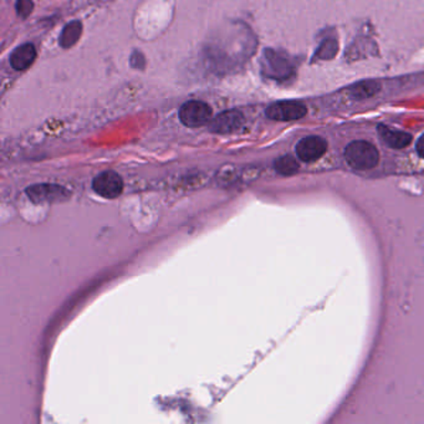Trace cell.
Returning a JSON list of instances; mask_svg holds the SVG:
<instances>
[{
  "mask_svg": "<svg viewBox=\"0 0 424 424\" xmlns=\"http://www.w3.org/2000/svg\"><path fill=\"white\" fill-rule=\"evenodd\" d=\"M327 142L319 136H308L302 139L297 145V157L302 162H315L325 155Z\"/></svg>",
  "mask_w": 424,
  "mask_h": 424,
  "instance_id": "obj_6",
  "label": "cell"
},
{
  "mask_svg": "<svg viewBox=\"0 0 424 424\" xmlns=\"http://www.w3.org/2000/svg\"><path fill=\"white\" fill-rule=\"evenodd\" d=\"M36 58V47L33 44H24L17 47L10 55V65L14 70L23 71L34 63Z\"/></svg>",
  "mask_w": 424,
  "mask_h": 424,
  "instance_id": "obj_10",
  "label": "cell"
},
{
  "mask_svg": "<svg viewBox=\"0 0 424 424\" xmlns=\"http://www.w3.org/2000/svg\"><path fill=\"white\" fill-rule=\"evenodd\" d=\"M95 192L106 199H115L123 192V180L115 171H105L93 180Z\"/></svg>",
  "mask_w": 424,
  "mask_h": 424,
  "instance_id": "obj_3",
  "label": "cell"
},
{
  "mask_svg": "<svg viewBox=\"0 0 424 424\" xmlns=\"http://www.w3.org/2000/svg\"><path fill=\"white\" fill-rule=\"evenodd\" d=\"M345 158L350 166L359 171H367L377 166L379 153L375 146L367 141H354L345 150Z\"/></svg>",
  "mask_w": 424,
  "mask_h": 424,
  "instance_id": "obj_1",
  "label": "cell"
},
{
  "mask_svg": "<svg viewBox=\"0 0 424 424\" xmlns=\"http://www.w3.org/2000/svg\"><path fill=\"white\" fill-rule=\"evenodd\" d=\"M212 109L203 101H188L180 107V118L187 127H201L210 123Z\"/></svg>",
  "mask_w": 424,
  "mask_h": 424,
  "instance_id": "obj_2",
  "label": "cell"
},
{
  "mask_svg": "<svg viewBox=\"0 0 424 424\" xmlns=\"http://www.w3.org/2000/svg\"><path fill=\"white\" fill-rule=\"evenodd\" d=\"M26 194L34 203L61 202L69 198V192L58 184H34L26 189Z\"/></svg>",
  "mask_w": 424,
  "mask_h": 424,
  "instance_id": "obj_5",
  "label": "cell"
},
{
  "mask_svg": "<svg viewBox=\"0 0 424 424\" xmlns=\"http://www.w3.org/2000/svg\"><path fill=\"white\" fill-rule=\"evenodd\" d=\"M244 121V116L240 111H224L210 121V129L215 134H233L242 128Z\"/></svg>",
  "mask_w": 424,
  "mask_h": 424,
  "instance_id": "obj_7",
  "label": "cell"
},
{
  "mask_svg": "<svg viewBox=\"0 0 424 424\" xmlns=\"http://www.w3.org/2000/svg\"><path fill=\"white\" fill-rule=\"evenodd\" d=\"M265 72L270 77L275 79H283L286 76L290 75L291 66L288 60H285L284 56L280 54L275 53L273 50H267L265 53Z\"/></svg>",
  "mask_w": 424,
  "mask_h": 424,
  "instance_id": "obj_8",
  "label": "cell"
},
{
  "mask_svg": "<svg viewBox=\"0 0 424 424\" xmlns=\"http://www.w3.org/2000/svg\"><path fill=\"white\" fill-rule=\"evenodd\" d=\"M306 106L297 101H279L267 109V116L274 121H295L306 115Z\"/></svg>",
  "mask_w": 424,
  "mask_h": 424,
  "instance_id": "obj_4",
  "label": "cell"
},
{
  "mask_svg": "<svg viewBox=\"0 0 424 424\" xmlns=\"http://www.w3.org/2000/svg\"><path fill=\"white\" fill-rule=\"evenodd\" d=\"M417 152H418L419 156L424 158V134L419 137V140L417 141V145H416Z\"/></svg>",
  "mask_w": 424,
  "mask_h": 424,
  "instance_id": "obj_15",
  "label": "cell"
},
{
  "mask_svg": "<svg viewBox=\"0 0 424 424\" xmlns=\"http://www.w3.org/2000/svg\"><path fill=\"white\" fill-rule=\"evenodd\" d=\"M274 168L279 173L283 175H291L294 173H297L299 171V163L297 159L290 156V155H286L283 157L278 158L275 163H274Z\"/></svg>",
  "mask_w": 424,
  "mask_h": 424,
  "instance_id": "obj_13",
  "label": "cell"
},
{
  "mask_svg": "<svg viewBox=\"0 0 424 424\" xmlns=\"http://www.w3.org/2000/svg\"><path fill=\"white\" fill-rule=\"evenodd\" d=\"M379 91V84L376 81L359 82L351 88V96L356 100L368 99Z\"/></svg>",
  "mask_w": 424,
  "mask_h": 424,
  "instance_id": "obj_12",
  "label": "cell"
},
{
  "mask_svg": "<svg viewBox=\"0 0 424 424\" xmlns=\"http://www.w3.org/2000/svg\"><path fill=\"white\" fill-rule=\"evenodd\" d=\"M82 34V24L79 20L68 24L60 36V45L64 49L74 47Z\"/></svg>",
  "mask_w": 424,
  "mask_h": 424,
  "instance_id": "obj_11",
  "label": "cell"
},
{
  "mask_svg": "<svg viewBox=\"0 0 424 424\" xmlns=\"http://www.w3.org/2000/svg\"><path fill=\"white\" fill-rule=\"evenodd\" d=\"M377 129L381 140L384 141V143L391 148H397V150L405 148L412 142V136L407 132L397 131V129L389 128L388 126H384V125H379Z\"/></svg>",
  "mask_w": 424,
  "mask_h": 424,
  "instance_id": "obj_9",
  "label": "cell"
},
{
  "mask_svg": "<svg viewBox=\"0 0 424 424\" xmlns=\"http://www.w3.org/2000/svg\"><path fill=\"white\" fill-rule=\"evenodd\" d=\"M34 9V4L31 0H18L17 1V12L22 18H26Z\"/></svg>",
  "mask_w": 424,
  "mask_h": 424,
  "instance_id": "obj_14",
  "label": "cell"
}]
</instances>
